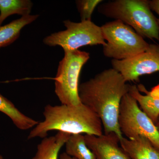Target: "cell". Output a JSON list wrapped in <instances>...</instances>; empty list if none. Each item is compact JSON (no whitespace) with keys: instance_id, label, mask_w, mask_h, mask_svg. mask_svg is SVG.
<instances>
[{"instance_id":"cell-16","label":"cell","mask_w":159,"mask_h":159,"mask_svg":"<svg viewBox=\"0 0 159 159\" xmlns=\"http://www.w3.org/2000/svg\"><path fill=\"white\" fill-rule=\"evenodd\" d=\"M66 153L76 159H97L88 147L84 135L72 134L65 144Z\"/></svg>"},{"instance_id":"cell-5","label":"cell","mask_w":159,"mask_h":159,"mask_svg":"<svg viewBox=\"0 0 159 159\" xmlns=\"http://www.w3.org/2000/svg\"><path fill=\"white\" fill-rule=\"evenodd\" d=\"M64 52L55 78V94L61 104L78 105L81 103L78 93L80 75L89 59V53L79 50Z\"/></svg>"},{"instance_id":"cell-2","label":"cell","mask_w":159,"mask_h":159,"mask_svg":"<svg viewBox=\"0 0 159 159\" xmlns=\"http://www.w3.org/2000/svg\"><path fill=\"white\" fill-rule=\"evenodd\" d=\"M44 120L30 131L28 139L47 137L52 130L72 134L100 136L103 134L102 122L97 114L82 103L77 105L52 106L44 109Z\"/></svg>"},{"instance_id":"cell-12","label":"cell","mask_w":159,"mask_h":159,"mask_svg":"<svg viewBox=\"0 0 159 159\" xmlns=\"http://www.w3.org/2000/svg\"><path fill=\"white\" fill-rule=\"evenodd\" d=\"M71 135L59 131L53 136L44 138L38 145L37 151L32 159H58L60 151Z\"/></svg>"},{"instance_id":"cell-4","label":"cell","mask_w":159,"mask_h":159,"mask_svg":"<svg viewBox=\"0 0 159 159\" xmlns=\"http://www.w3.org/2000/svg\"><path fill=\"white\" fill-rule=\"evenodd\" d=\"M103 38L107 42L102 46L105 57L122 60L134 57L147 50L149 44L130 26L119 20L101 26Z\"/></svg>"},{"instance_id":"cell-3","label":"cell","mask_w":159,"mask_h":159,"mask_svg":"<svg viewBox=\"0 0 159 159\" xmlns=\"http://www.w3.org/2000/svg\"><path fill=\"white\" fill-rule=\"evenodd\" d=\"M100 14L119 20L130 26L143 38L159 42L157 19L149 6L148 0H113L100 4Z\"/></svg>"},{"instance_id":"cell-10","label":"cell","mask_w":159,"mask_h":159,"mask_svg":"<svg viewBox=\"0 0 159 159\" xmlns=\"http://www.w3.org/2000/svg\"><path fill=\"white\" fill-rule=\"evenodd\" d=\"M129 93L140 108L155 123L159 116V84L148 91L142 84L130 85Z\"/></svg>"},{"instance_id":"cell-21","label":"cell","mask_w":159,"mask_h":159,"mask_svg":"<svg viewBox=\"0 0 159 159\" xmlns=\"http://www.w3.org/2000/svg\"><path fill=\"white\" fill-rule=\"evenodd\" d=\"M0 159H3L2 157V156L1 155H0Z\"/></svg>"},{"instance_id":"cell-1","label":"cell","mask_w":159,"mask_h":159,"mask_svg":"<svg viewBox=\"0 0 159 159\" xmlns=\"http://www.w3.org/2000/svg\"><path fill=\"white\" fill-rule=\"evenodd\" d=\"M130 84L113 68L106 69L79 86L80 102L100 118L104 134L113 132L122 136L118 124L120 103L129 92Z\"/></svg>"},{"instance_id":"cell-17","label":"cell","mask_w":159,"mask_h":159,"mask_svg":"<svg viewBox=\"0 0 159 159\" xmlns=\"http://www.w3.org/2000/svg\"><path fill=\"white\" fill-rule=\"evenodd\" d=\"M102 0H78L76 1L77 10L81 21H92V15L97 6L103 2Z\"/></svg>"},{"instance_id":"cell-15","label":"cell","mask_w":159,"mask_h":159,"mask_svg":"<svg viewBox=\"0 0 159 159\" xmlns=\"http://www.w3.org/2000/svg\"><path fill=\"white\" fill-rule=\"evenodd\" d=\"M32 6V2L29 0H0V26L12 15H29Z\"/></svg>"},{"instance_id":"cell-14","label":"cell","mask_w":159,"mask_h":159,"mask_svg":"<svg viewBox=\"0 0 159 159\" xmlns=\"http://www.w3.org/2000/svg\"><path fill=\"white\" fill-rule=\"evenodd\" d=\"M39 15H29L22 16L9 24L0 26V48L9 46L19 37L22 29L25 26L33 22Z\"/></svg>"},{"instance_id":"cell-13","label":"cell","mask_w":159,"mask_h":159,"mask_svg":"<svg viewBox=\"0 0 159 159\" xmlns=\"http://www.w3.org/2000/svg\"><path fill=\"white\" fill-rule=\"evenodd\" d=\"M0 111L8 116L15 126L20 130H28L36 126L39 123L38 121L22 113L11 101L1 94Z\"/></svg>"},{"instance_id":"cell-11","label":"cell","mask_w":159,"mask_h":159,"mask_svg":"<svg viewBox=\"0 0 159 159\" xmlns=\"http://www.w3.org/2000/svg\"><path fill=\"white\" fill-rule=\"evenodd\" d=\"M120 144L131 159H159V150L145 137L128 139L123 137Z\"/></svg>"},{"instance_id":"cell-19","label":"cell","mask_w":159,"mask_h":159,"mask_svg":"<svg viewBox=\"0 0 159 159\" xmlns=\"http://www.w3.org/2000/svg\"><path fill=\"white\" fill-rule=\"evenodd\" d=\"M60 159H76L74 157H72L68 155L67 154L66 152H64L60 156Z\"/></svg>"},{"instance_id":"cell-8","label":"cell","mask_w":159,"mask_h":159,"mask_svg":"<svg viewBox=\"0 0 159 159\" xmlns=\"http://www.w3.org/2000/svg\"><path fill=\"white\" fill-rule=\"evenodd\" d=\"M111 65L126 82L138 81L143 75L159 71V45L149 44L146 51L128 59H112Z\"/></svg>"},{"instance_id":"cell-9","label":"cell","mask_w":159,"mask_h":159,"mask_svg":"<svg viewBox=\"0 0 159 159\" xmlns=\"http://www.w3.org/2000/svg\"><path fill=\"white\" fill-rule=\"evenodd\" d=\"M86 144L97 159H131L120 144V139L115 133L100 136L85 134Z\"/></svg>"},{"instance_id":"cell-20","label":"cell","mask_w":159,"mask_h":159,"mask_svg":"<svg viewBox=\"0 0 159 159\" xmlns=\"http://www.w3.org/2000/svg\"><path fill=\"white\" fill-rule=\"evenodd\" d=\"M155 124L157 128V130L158 131L159 133V116L158 117L156 122L155 123Z\"/></svg>"},{"instance_id":"cell-18","label":"cell","mask_w":159,"mask_h":159,"mask_svg":"<svg viewBox=\"0 0 159 159\" xmlns=\"http://www.w3.org/2000/svg\"><path fill=\"white\" fill-rule=\"evenodd\" d=\"M148 2L152 11H155L158 16L157 21L159 25V0H150Z\"/></svg>"},{"instance_id":"cell-7","label":"cell","mask_w":159,"mask_h":159,"mask_svg":"<svg viewBox=\"0 0 159 159\" xmlns=\"http://www.w3.org/2000/svg\"><path fill=\"white\" fill-rule=\"evenodd\" d=\"M63 23L66 29L46 37L43 40L46 45L60 46L65 52L77 51L83 46L106 44L101 27L92 21L76 23L66 20Z\"/></svg>"},{"instance_id":"cell-6","label":"cell","mask_w":159,"mask_h":159,"mask_svg":"<svg viewBox=\"0 0 159 159\" xmlns=\"http://www.w3.org/2000/svg\"><path fill=\"white\" fill-rule=\"evenodd\" d=\"M118 124L123 137L128 139L145 137L159 150V133L155 124L129 93L123 97L120 103Z\"/></svg>"}]
</instances>
